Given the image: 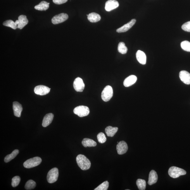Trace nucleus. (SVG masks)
<instances>
[{
  "instance_id": "obj_1",
  "label": "nucleus",
  "mask_w": 190,
  "mask_h": 190,
  "mask_svg": "<svg viewBox=\"0 0 190 190\" xmlns=\"http://www.w3.org/2000/svg\"><path fill=\"white\" fill-rule=\"evenodd\" d=\"M76 161L78 165L82 170H88L91 167V162L84 155L81 154L78 155L76 158Z\"/></svg>"
},
{
  "instance_id": "obj_2",
  "label": "nucleus",
  "mask_w": 190,
  "mask_h": 190,
  "mask_svg": "<svg viewBox=\"0 0 190 190\" xmlns=\"http://www.w3.org/2000/svg\"><path fill=\"white\" fill-rule=\"evenodd\" d=\"M168 174L171 177L177 178L180 176L186 175V172L182 169L173 166L169 169Z\"/></svg>"
},
{
  "instance_id": "obj_3",
  "label": "nucleus",
  "mask_w": 190,
  "mask_h": 190,
  "mask_svg": "<svg viewBox=\"0 0 190 190\" xmlns=\"http://www.w3.org/2000/svg\"><path fill=\"white\" fill-rule=\"evenodd\" d=\"M42 159L38 157L28 159L23 163V165L26 168H31L39 165L42 162Z\"/></svg>"
},
{
  "instance_id": "obj_4",
  "label": "nucleus",
  "mask_w": 190,
  "mask_h": 190,
  "mask_svg": "<svg viewBox=\"0 0 190 190\" xmlns=\"http://www.w3.org/2000/svg\"><path fill=\"white\" fill-rule=\"evenodd\" d=\"M113 95L112 88L110 86H107L103 89L101 93V98L105 102H108L110 100Z\"/></svg>"
},
{
  "instance_id": "obj_5",
  "label": "nucleus",
  "mask_w": 190,
  "mask_h": 190,
  "mask_svg": "<svg viewBox=\"0 0 190 190\" xmlns=\"http://www.w3.org/2000/svg\"><path fill=\"white\" fill-rule=\"evenodd\" d=\"M74 113L79 117H82L88 115L89 113V109L88 107L79 106L77 107L74 110Z\"/></svg>"
},
{
  "instance_id": "obj_6",
  "label": "nucleus",
  "mask_w": 190,
  "mask_h": 190,
  "mask_svg": "<svg viewBox=\"0 0 190 190\" xmlns=\"http://www.w3.org/2000/svg\"><path fill=\"white\" fill-rule=\"evenodd\" d=\"M59 177V170L58 168L52 169L48 173L47 179L50 184L54 183L57 181Z\"/></svg>"
},
{
  "instance_id": "obj_7",
  "label": "nucleus",
  "mask_w": 190,
  "mask_h": 190,
  "mask_svg": "<svg viewBox=\"0 0 190 190\" xmlns=\"http://www.w3.org/2000/svg\"><path fill=\"white\" fill-rule=\"evenodd\" d=\"M68 18V16L67 14L61 13L54 16L52 18V23L54 25L58 24L65 22Z\"/></svg>"
},
{
  "instance_id": "obj_8",
  "label": "nucleus",
  "mask_w": 190,
  "mask_h": 190,
  "mask_svg": "<svg viewBox=\"0 0 190 190\" xmlns=\"http://www.w3.org/2000/svg\"><path fill=\"white\" fill-rule=\"evenodd\" d=\"M73 87L76 91L82 92L85 88V85L82 78H76L73 83Z\"/></svg>"
},
{
  "instance_id": "obj_9",
  "label": "nucleus",
  "mask_w": 190,
  "mask_h": 190,
  "mask_svg": "<svg viewBox=\"0 0 190 190\" xmlns=\"http://www.w3.org/2000/svg\"><path fill=\"white\" fill-rule=\"evenodd\" d=\"M51 89L44 85H39L35 87L34 89V92L36 94L44 96L49 93Z\"/></svg>"
},
{
  "instance_id": "obj_10",
  "label": "nucleus",
  "mask_w": 190,
  "mask_h": 190,
  "mask_svg": "<svg viewBox=\"0 0 190 190\" xmlns=\"http://www.w3.org/2000/svg\"><path fill=\"white\" fill-rule=\"evenodd\" d=\"M15 22L17 28L21 29L28 24V21L26 16L22 15L19 17L18 20Z\"/></svg>"
},
{
  "instance_id": "obj_11",
  "label": "nucleus",
  "mask_w": 190,
  "mask_h": 190,
  "mask_svg": "<svg viewBox=\"0 0 190 190\" xmlns=\"http://www.w3.org/2000/svg\"><path fill=\"white\" fill-rule=\"evenodd\" d=\"M128 148L127 145L125 141H122L118 142L117 146V150L118 154L119 155H123L126 153Z\"/></svg>"
},
{
  "instance_id": "obj_12",
  "label": "nucleus",
  "mask_w": 190,
  "mask_h": 190,
  "mask_svg": "<svg viewBox=\"0 0 190 190\" xmlns=\"http://www.w3.org/2000/svg\"><path fill=\"white\" fill-rule=\"evenodd\" d=\"M119 4L116 0H108L105 4V9L106 11H110L118 8Z\"/></svg>"
},
{
  "instance_id": "obj_13",
  "label": "nucleus",
  "mask_w": 190,
  "mask_h": 190,
  "mask_svg": "<svg viewBox=\"0 0 190 190\" xmlns=\"http://www.w3.org/2000/svg\"><path fill=\"white\" fill-rule=\"evenodd\" d=\"M136 21V19H132L129 23L124 25L122 27L118 28L116 31L118 33L124 32L127 31L135 24Z\"/></svg>"
},
{
  "instance_id": "obj_14",
  "label": "nucleus",
  "mask_w": 190,
  "mask_h": 190,
  "mask_svg": "<svg viewBox=\"0 0 190 190\" xmlns=\"http://www.w3.org/2000/svg\"><path fill=\"white\" fill-rule=\"evenodd\" d=\"M179 77L181 81L187 85L190 84V74L185 70L180 71Z\"/></svg>"
},
{
  "instance_id": "obj_15",
  "label": "nucleus",
  "mask_w": 190,
  "mask_h": 190,
  "mask_svg": "<svg viewBox=\"0 0 190 190\" xmlns=\"http://www.w3.org/2000/svg\"><path fill=\"white\" fill-rule=\"evenodd\" d=\"M14 115L16 117H20L23 110L22 105L17 102H14L13 104Z\"/></svg>"
},
{
  "instance_id": "obj_16",
  "label": "nucleus",
  "mask_w": 190,
  "mask_h": 190,
  "mask_svg": "<svg viewBox=\"0 0 190 190\" xmlns=\"http://www.w3.org/2000/svg\"><path fill=\"white\" fill-rule=\"evenodd\" d=\"M137 80V78L134 75H131L125 79L124 85L126 87H129L134 85Z\"/></svg>"
},
{
  "instance_id": "obj_17",
  "label": "nucleus",
  "mask_w": 190,
  "mask_h": 190,
  "mask_svg": "<svg viewBox=\"0 0 190 190\" xmlns=\"http://www.w3.org/2000/svg\"><path fill=\"white\" fill-rule=\"evenodd\" d=\"M136 56L137 60L142 65H145L146 62V57L144 52L139 50L137 52Z\"/></svg>"
},
{
  "instance_id": "obj_18",
  "label": "nucleus",
  "mask_w": 190,
  "mask_h": 190,
  "mask_svg": "<svg viewBox=\"0 0 190 190\" xmlns=\"http://www.w3.org/2000/svg\"><path fill=\"white\" fill-rule=\"evenodd\" d=\"M54 116L53 113H49L45 115L43 120L42 125L44 127H46L51 124L53 120Z\"/></svg>"
},
{
  "instance_id": "obj_19",
  "label": "nucleus",
  "mask_w": 190,
  "mask_h": 190,
  "mask_svg": "<svg viewBox=\"0 0 190 190\" xmlns=\"http://www.w3.org/2000/svg\"><path fill=\"white\" fill-rule=\"evenodd\" d=\"M158 180V175L155 170H152L150 172L149 177L148 184L149 185H153L156 183Z\"/></svg>"
},
{
  "instance_id": "obj_20",
  "label": "nucleus",
  "mask_w": 190,
  "mask_h": 190,
  "mask_svg": "<svg viewBox=\"0 0 190 190\" xmlns=\"http://www.w3.org/2000/svg\"><path fill=\"white\" fill-rule=\"evenodd\" d=\"M87 16L89 21L92 23L98 22L101 20V18L99 14L95 13H90Z\"/></svg>"
},
{
  "instance_id": "obj_21",
  "label": "nucleus",
  "mask_w": 190,
  "mask_h": 190,
  "mask_svg": "<svg viewBox=\"0 0 190 190\" xmlns=\"http://www.w3.org/2000/svg\"><path fill=\"white\" fill-rule=\"evenodd\" d=\"M117 127H113L111 126L107 127L105 131L108 137H112L115 135L118 131Z\"/></svg>"
},
{
  "instance_id": "obj_22",
  "label": "nucleus",
  "mask_w": 190,
  "mask_h": 190,
  "mask_svg": "<svg viewBox=\"0 0 190 190\" xmlns=\"http://www.w3.org/2000/svg\"><path fill=\"white\" fill-rule=\"evenodd\" d=\"M82 145L85 147H94L97 146V143L94 140L89 139L85 138L82 142Z\"/></svg>"
},
{
  "instance_id": "obj_23",
  "label": "nucleus",
  "mask_w": 190,
  "mask_h": 190,
  "mask_svg": "<svg viewBox=\"0 0 190 190\" xmlns=\"http://www.w3.org/2000/svg\"><path fill=\"white\" fill-rule=\"evenodd\" d=\"M49 3L43 1H42L39 4L35 6V9L39 11H46L49 8Z\"/></svg>"
},
{
  "instance_id": "obj_24",
  "label": "nucleus",
  "mask_w": 190,
  "mask_h": 190,
  "mask_svg": "<svg viewBox=\"0 0 190 190\" xmlns=\"http://www.w3.org/2000/svg\"><path fill=\"white\" fill-rule=\"evenodd\" d=\"M19 153V151L16 149L13 151L11 154L7 155L4 158V162L6 163H8L13 159L15 158Z\"/></svg>"
},
{
  "instance_id": "obj_25",
  "label": "nucleus",
  "mask_w": 190,
  "mask_h": 190,
  "mask_svg": "<svg viewBox=\"0 0 190 190\" xmlns=\"http://www.w3.org/2000/svg\"><path fill=\"white\" fill-rule=\"evenodd\" d=\"M118 50L119 53L123 54L127 53V48L125 46L124 43L120 42L119 44L118 47Z\"/></svg>"
},
{
  "instance_id": "obj_26",
  "label": "nucleus",
  "mask_w": 190,
  "mask_h": 190,
  "mask_svg": "<svg viewBox=\"0 0 190 190\" xmlns=\"http://www.w3.org/2000/svg\"><path fill=\"white\" fill-rule=\"evenodd\" d=\"M136 184L139 190H144L146 189V182L145 180L141 179H138L137 180Z\"/></svg>"
},
{
  "instance_id": "obj_27",
  "label": "nucleus",
  "mask_w": 190,
  "mask_h": 190,
  "mask_svg": "<svg viewBox=\"0 0 190 190\" xmlns=\"http://www.w3.org/2000/svg\"><path fill=\"white\" fill-rule=\"evenodd\" d=\"M36 186V183L32 180H29L26 183L25 188L26 190H29L34 189Z\"/></svg>"
},
{
  "instance_id": "obj_28",
  "label": "nucleus",
  "mask_w": 190,
  "mask_h": 190,
  "mask_svg": "<svg viewBox=\"0 0 190 190\" xmlns=\"http://www.w3.org/2000/svg\"><path fill=\"white\" fill-rule=\"evenodd\" d=\"M3 25L10 27L13 29H16L17 28V25L16 24L15 22L12 20H7L3 23Z\"/></svg>"
},
{
  "instance_id": "obj_29",
  "label": "nucleus",
  "mask_w": 190,
  "mask_h": 190,
  "mask_svg": "<svg viewBox=\"0 0 190 190\" xmlns=\"http://www.w3.org/2000/svg\"><path fill=\"white\" fill-rule=\"evenodd\" d=\"M180 46L184 50L190 52V42L187 41H183L180 44Z\"/></svg>"
},
{
  "instance_id": "obj_30",
  "label": "nucleus",
  "mask_w": 190,
  "mask_h": 190,
  "mask_svg": "<svg viewBox=\"0 0 190 190\" xmlns=\"http://www.w3.org/2000/svg\"><path fill=\"white\" fill-rule=\"evenodd\" d=\"M109 187V182L108 181L104 182L94 189V190H107Z\"/></svg>"
},
{
  "instance_id": "obj_31",
  "label": "nucleus",
  "mask_w": 190,
  "mask_h": 190,
  "mask_svg": "<svg viewBox=\"0 0 190 190\" xmlns=\"http://www.w3.org/2000/svg\"><path fill=\"white\" fill-rule=\"evenodd\" d=\"M97 139L101 143H104L106 141V138L105 135L103 132L99 133L97 135Z\"/></svg>"
},
{
  "instance_id": "obj_32",
  "label": "nucleus",
  "mask_w": 190,
  "mask_h": 190,
  "mask_svg": "<svg viewBox=\"0 0 190 190\" xmlns=\"http://www.w3.org/2000/svg\"><path fill=\"white\" fill-rule=\"evenodd\" d=\"M21 180V178L20 177L15 176L12 179L11 185L13 187L17 186L20 184Z\"/></svg>"
},
{
  "instance_id": "obj_33",
  "label": "nucleus",
  "mask_w": 190,
  "mask_h": 190,
  "mask_svg": "<svg viewBox=\"0 0 190 190\" xmlns=\"http://www.w3.org/2000/svg\"><path fill=\"white\" fill-rule=\"evenodd\" d=\"M182 28L185 31L190 32V21L184 23L182 26Z\"/></svg>"
},
{
  "instance_id": "obj_34",
  "label": "nucleus",
  "mask_w": 190,
  "mask_h": 190,
  "mask_svg": "<svg viewBox=\"0 0 190 190\" xmlns=\"http://www.w3.org/2000/svg\"><path fill=\"white\" fill-rule=\"evenodd\" d=\"M55 4H61L66 3L68 0H53Z\"/></svg>"
}]
</instances>
